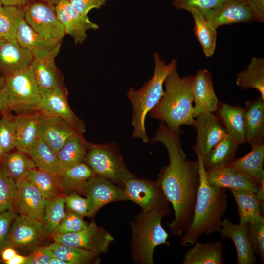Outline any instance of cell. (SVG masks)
<instances>
[{
    "instance_id": "cell-19",
    "label": "cell",
    "mask_w": 264,
    "mask_h": 264,
    "mask_svg": "<svg viewBox=\"0 0 264 264\" xmlns=\"http://www.w3.org/2000/svg\"><path fill=\"white\" fill-rule=\"evenodd\" d=\"M79 132H80L64 119L40 112V137L56 154L68 139Z\"/></svg>"
},
{
    "instance_id": "cell-21",
    "label": "cell",
    "mask_w": 264,
    "mask_h": 264,
    "mask_svg": "<svg viewBox=\"0 0 264 264\" xmlns=\"http://www.w3.org/2000/svg\"><path fill=\"white\" fill-rule=\"evenodd\" d=\"M208 183L212 186L226 189H242L257 193L261 183L233 168L225 166L206 171Z\"/></svg>"
},
{
    "instance_id": "cell-61",
    "label": "cell",
    "mask_w": 264,
    "mask_h": 264,
    "mask_svg": "<svg viewBox=\"0 0 264 264\" xmlns=\"http://www.w3.org/2000/svg\"><path fill=\"white\" fill-rule=\"evenodd\" d=\"M2 40V39H1V38H0V41H1Z\"/></svg>"
},
{
    "instance_id": "cell-35",
    "label": "cell",
    "mask_w": 264,
    "mask_h": 264,
    "mask_svg": "<svg viewBox=\"0 0 264 264\" xmlns=\"http://www.w3.org/2000/svg\"><path fill=\"white\" fill-rule=\"evenodd\" d=\"M38 169L59 175L64 170L57 154L40 137L30 147L27 153Z\"/></svg>"
},
{
    "instance_id": "cell-25",
    "label": "cell",
    "mask_w": 264,
    "mask_h": 264,
    "mask_svg": "<svg viewBox=\"0 0 264 264\" xmlns=\"http://www.w3.org/2000/svg\"><path fill=\"white\" fill-rule=\"evenodd\" d=\"M215 112L227 135L239 145L246 142L244 108L220 101Z\"/></svg>"
},
{
    "instance_id": "cell-11",
    "label": "cell",
    "mask_w": 264,
    "mask_h": 264,
    "mask_svg": "<svg viewBox=\"0 0 264 264\" xmlns=\"http://www.w3.org/2000/svg\"><path fill=\"white\" fill-rule=\"evenodd\" d=\"M197 139L193 149L203 158L212 148L227 135L221 122L214 113L198 115L194 119Z\"/></svg>"
},
{
    "instance_id": "cell-31",
    "label": "cell",
    "mask_w": 264,
    "mask_h": 264,
    "mask_svg": "<svg viewBox=\"0 0 264 264\" xmlns=\"http://www.w3.org/2000/svg\"><path fill=\"white\" fill-rule=\"evenodd\" d=\"M184 257L183 264H223L221 241L208 243L196 242Z\"/></svg>"
},
{
    "instance_id": "cell-51",
    "label": "cell",
    "mask_w": 264,
    "mask_h": 264,
    "mask_svg": "<svg viewBox=\"0 0 264 264\" xmlns=\"http://www.w3.org/2000/svg\"><path fill=\"white\" fill-rule=\"evenodd\" d=\"M250 9L253 20L264 23V0H245Z\"/></svg>"
},
{
    "instance_id": "cell-23",
    "label": "cell",
    "mask_w": 264,
    "mask_h": 264,
    "mask_svg": "<svg viewBox=\"0 0 264 264\" xmlns=\"http://www.w3.org/2000/svg\"><path fill=\"white\" fill-rule=\"evenodd\" d=\"M219 232L222 238H230L233 242L237 251L238 264L256 263V257L248 237L247 224H236L226 218L222 220Z\"/></svg>"
},
{
    "instance_id": "cell-46",
    "label": "cell",
    "mask_w": 264,
    "mask_h": 264,
    "mask_svg": "<svg viewBox=\"0 0 264 264\" xmlns=\"http://www.w3.org/2000/svg\"><path fill=\"white\" fill-rule=\"evenodd\" d=\"M225 0H172L173 5L177 9L189 12L197 10L203 14Z\"/></svg>"
},
{
    "instance_id": "cell-38",
    "label": "cell",
    "mask_w": 264,
    "mask_h": 264,
    "mask_svg": "<svg viewBox=\"0 0 264 264\" xmlns=\"http://www.w3.org/2000/svg\"><path fill=\"white\" fill-rule=\"evenodd\" d=\"M26 179L35 186L46 200L58 196L63 193L56 174L36 168L28 174Z\"/></svg>"
},
{
    "instance_id": "cell-18",
    "label": "cell",
    "mask_w": 264,
    "mask_h": 264,
    "mask_svg": "<svg viewBox=\"0 0 264 264\" xmlns=\"http://www.w3.org/2000/svg\"><path fill=\"white\" fill-rule=\"evenodd\" d=\"M40 111L44 114L57 116L64 119L83 134L86 132L84 122L71 109L66 92L62 86L41 97Z\"/></svg>"
},
{
    "instance_id": "cell-22",
    "label": "cell",
    "mask_w": 264,
    "mask_h": 264,
    "mask_svg": "<svg viewBox=\"0 0 264 264\" xmlns=\"http://www.w3.org/2000/svg\"><path fill=\"white\" fill-rule=\"evenodd\" d=\"M33 55L17 41L2 39L0 42V75L3 77L30 66Z\"/></svg>"
},
{
    "instance_id": "cell-36",
    "label": "cell",
    "mask_w": 264,
    "mask_h": 264,
    "mask_svg": "<svg viewBox=\"0 0 264 264\" xmlns=\"http://www.w3.org/2000/svg\"><path fill=\"white\" fill-rule=\"evenodd\" d=\"M236 83L243 90L257 89L264 99V58L252 57L247 68L238 73Z\"/></svg>"
},
{
    "instance_id": "cell-8",
    "label": "cell",
    "mask_w": 264,
    "mask_h": 264,
    "mask_svg": "<svg viewBox=\"0 0 264 264\" xmlns=\"http://www.w3.org/2000/svg\"><path fill=\"white\" fill-rule=\"evenodd\" d=\"M24 10L26 22L36 33L47 40L62 41L66 34L55 5L29 0Z\"/></svg>"
},
{
    "instance_id": "cell-27",
    "label": "cell",
    "mask_w": 264,
    "mask_h": 264,
    "mask_svg": "<svg viewBox=\"0 0 264 264\" xmlns=\"http://www.w3.org/2000/svg\"><path fill=\"white\" fill-rule=\"evenodd\" d=\"M238 206L239 223L241 225L255 221H264V203L256 193L242 190L229 189Z\"/></svg>"
},
{
    "instance_id": "cell-57",
    "label": "cell",
    "mask_w": 264,
    "mask_h": 264,
    "mask_svg": "<svg viewBox=\"0 0 264 264\" xmlns=\"http://www.w3.org/2000/svg\"><path fill=\"white\" fill-rule=\"evenodd\" d=\"M29 0L41 1V2L46 3L55 6L61 0Z\"/></svg>"
},
{
    "instance_id": "cell-28",
    "label": "cell",
    "mask_w": 264,
    "mask_h": 264,
    "mask_svg": "<svg viewBox=\"0 0 264 264\" xmlns=\"http://www.w3.org/2000/svg\"><path fill=\"white\" fill-rule=\"evenodd\" d=\"M30 66L41 97L61 86L55 58H34Z\"/></svg>"
},
{
    "instance_id": "cell-52",
    "label": "cell",
    "mask_w": 264,
    "mask_h": 264,
    "mask_svg": "<svg viewBox=\"0 0 264 264\" xmlns=\"http://www.w3.org/2000/svg\"><path fill=\"white\" fill-rule=\"evenodd\" d=\"M0 254L2 260L4 262H6L13 257L17 253L16 251L14 249V248L7 247L2 250Z\"/></svg>"
},
{
    "instance_id": "cell-1",
    "label": "cell",
    "mask_w": 264,
    "mask_h": 264,
    "mask_svg": "<svg viewBox=\"0 0 264 264\" xmlns=\"http://www.w3.org/2000/svg\"><path fill=\"white\" fill-rule=\"evenodd\" d=\"M182 133L181 129H170L161 121L150 140L152 143H162L168 153V165L161 168L157 180L174 210L175 218L167 225L176 236L186 232L192 222L200 182L198 160L187 159L182 149Z\"/></svg>"
},
{
    "instance_id": "cell-5",
    "label": "cell",
    "mask_w": 264,
    "mask_h": 264,
    "mask_svg": "<svg viewBox=\"0 0 264 264\" xmlns=\"http://www.w3.org/2000/svg\"><path fill=\"white\" fill-rule=\"evenodd\" d=\"M169 203L167 202L148 212L142 211L132 221L131 251L136 262L153 264L155 248L162 244L169 245V234L161 221L171 212Z\"/></svg>"
},
{
    "instance_id": "cell-6",
    "label": "cell",
    "mask_w": 264,
    "mask_h": 264,
    "mask_svg": "<svg viewBox=\"0 0 264 264\" xmlns=\"http://www.w3.org/2000/svg\"><path fill=\"white\" fill-rule=\"evenodd\" d=\"M84 162L95 175L103 177L123 188L135 176L125 166L119 148L114 143H90Z\"/></svg>"
},
{
    "instance_id": "cell-41",
    "label": "cell",
    "mask_w": 264,
    "mask_h": 264,
    "mask_svg": "<svg viewBox=\"0 0 264 264\" xmlns=\"http://www.w3.org/2000/svg\"><path fill=\"white\" fill-rule=\"evenodd\" d=\"M65 206L61 196L46 200L42 222L45 236L55 232L66 214Z\"/></svg>"
},
{
    "instance_id": "cell-12",
    "label": "cell",
    "mask_w": 264,
    "mask_h": 264,
    "mask_svg": "<svg viewBox=\"0 0 264 264\" xmlns=\"http://www.w3.org/2000/svg\"><path fill=\"white\" fill-rule=\"evenodd\" d=\"M85 195L88 204V217L94 216L108 203L128 200L122 188L96 175L88 180Z\"/></svg>"
},
{
    "instance_id": "cell-49",
    "label": "cell",
    "mask_w": 264,
    "mask_h": 264,
    "mask_svg": "<svg viewBox=\"0 0 264 264\" xmlns=\"http://www.w3.org/2000/svg\"><path fill=\"white\" fill-rule=\"evenodd\" d=\"M49 246L36 247L27 256L25 264H49L54 257Z\"/></svg>"
},
{
    "instance_id": "cell-16",
    "label": "cell",
    "mask_w": 264,
    "mask_h": 264,
    "mask_svg": "<svg viewBox=\"0 0 264 264\" xmlns=\"http://www.w3.org/2000/svg\"><path fill=\"white\" fill-rule=\"evenodd\" d=\"M193 117L215 113L220 102L213 87L211 73L206 69L197 71L192 85Z\"/></svg>"
},
{
    "instance_id": "cell-44",
    "label": "cell",
    "mask_w": 264,
    "mask_h": 264,
    "mask_svg": "<svg viewBox=\"0 0 264 264\" xmlns=\"http://www.w3.org/2000/svg\"><path fill=\"white\" fill-rule=\"evenodd\" d=\"M248 237L254 253L259 255L261 262L264 260V221L247 224Z\"/></svg>"
},
{
    "instance_id": "cell-33",
    "label": "cell",
    "mask_w": 264,
    "mask_h": 264,
    "mask_svg": "<svg viewBox=\"0 0 264 264\" xmlns=\"http://www.w3.org/2000/svg\"><path fill=\"white\" fill-rule=\"evenodd\" d=\"M83 134L77 132L68 139L57 153V157L64 169L84 162L90 143Z\"/></svg>"
},
{
    "instance_id": "cell-59",
    "label": "cell",
    "mask_w": 264,
    "mask_h": 264,
    "mask_svg": "<svg viewBox=\"0 0 264 264\" xmlns=\"http://www.w3.org/2000/svg\"><path fill=\"white\" fill-rule=\"evenodd\" d=\"M2 154V150H1V148L0 147V157L1 156Z\"/></svg>"
},
{
    "instance_id": "cell-37",
    "label": "cell",
    "mask_w": 264,
    "mask_h": 264,
    "mask_svg": "<svg viewBox=\"0 0 264 264\" xmlns=\"http://www.w3.org/2000/svg\"><path fill=\"white\" fill-rule=\"evenodd\" d=\"M190 13L194 20L195 36L205 56L211 57L214 54L216 46V29L206 20L204 14L201 12L194 10Z\"/></svg>"
},
{
    "instance_id": "cell-53",
    "label": "cell",
    "mask_w": 264,
    "mask_h": 264,
    "mask_svg": "<svg viewBox=\"0 0 264 264\" xmlns=\"http://www.w3.org/2000/svg\"><path fill=\"white\" fill-rule=\"evenodd\" d=\"M3 6H25L29 0H0Z\"/></svg>"
},
{
    "instance_id": "cell-56",
    "label": "cell",
    "mask_w": 264,
    "mask_h": 264,
    "mask_svg": "<svg viewBox=\"0 0 264 264\" xmlns=\"http://www.w3.org/2000/svg\"><path fill=\"white\" fill-rule=\"evenodd\" d=\"M49 264H67V263L59 258L54 257L50 261Z\"/></svg>"
},
{
    "instance_id": "cell-4",
    "label": "cell",
    "mask_w": 264,
    "mask_h": 264,
    "mask_svg": "<svg viewBox=\"0 0 264 264\" xmlns=\"http://www.w3.org/2000/svg\"><path fill=\"white\" fill-rule=\"evenodd\" d=\"M153 57L154 68L152 77L138 90L131 88L127 94L132 107V137L140 139L145 144L150 141L145 129L146 117L162 98L164 81L176 68L177 63L176 59H172L165 64L156 52H154Z\"/></svg>"
},
{
    "instance_id": "cell-10",
    "label": "cell",
    "mask_w": 264,
    "mask_h": 264,
    "mask_svg": "<svg viewBox=\"0 0 264 264\" xmlns=\"http://www.w3.org/2000/svg\"><path fill=\"white\" fill-rule=\"evenodd\" d=\"M123 189L127 199L138 204L144 212L169 202L157 180L152 181L135 176L125 182Z\"/></svg>"
},
{
    "instance_id": "cell-48",
    "label": "cell",
    "mask_w": 264,
    "mask_h": 264,
    "mask_svg": "<svg viewBox=\"0 0 264 264\" xmlns=\"http://www.w3.org/2000/svg\"><path fill=\"white\" fill-rule=\"evenodd\" d=\"M16 215L14 210L0 213V254L6 247L10 229Z\"/></svg>"
},
{
    "instance_id": "cell-29",
    "label": "cell",
    "mask_w": 264,
    "mask_h": 264,
    "mask_svg": "<svg viewBox=\"0 0 264 264\" xmlns=\"http://www.w3.org/2000/svg\"><path fill=\"white\" fill-rule=\"evenodd\" d=\"M0 166L4 174L15 183L26 178L36 166L26 153L17 150L2 154Z\"/></svg>"
},
{
    "instance_id": "cell-17",
    "label": "cell",
    "mask_w": 264,
    "mask_h": 264,
    "mask_svg": "<svg viewBox=\"0 0 264 264\" xmlns=\"http://www.w3.org/2000/svg\"><path fill=\"white\" fill-rule=\"evenodd\" d=\"M55 8L65 34L71 36L76 44H82L85 41L88 30L99 28L98 25L91 22L87 15L76 11L68 0H61Z\"/></svg>"
},
{
    "instance_id": "cell-7",
    "label": "cell",
    "mask_w": 264,
    "mask_h": 264,
    "mask_svg": "<svg viewBox=\"0 0 264 264\" xmlns=\"http://www.w3.org/2000/svg\"><path fill=\"white\" fill-rule=\"evenodd\" d=\"M4 78L2 89L7 98L9 111L19 113L40 111L41 96L31 66Z\"/></svg>"
},
{
    "instance_id": "cell-9",
    "label": "cell",
    "mask_w": 264,
    "mask_h": 264,
    "mask_svg": "<svg viewBox=\"0 0 264 264\" xmlns=\"http://www.w3.org/2000/svg\"><path fill=\"white\" fill-rule=\"evenodd\" d=\"M54 242L86 249L100 255L106 252L114 240L113 237L95 222L77 232L51 234Z\"/></svg>"
},
{
    "instance_id": "cell-40",
    "label": "cell",
    "mask_w": 264,
    "mask_h": 264,
    "mask_svg": "<svg viewBox=\"0 0 264 264\" xmlns=\"http://www.w3.org/2000/svg\"><path fill=\"white\" fill-rule=\"evenodd\" d=\"M24 6H2L0 9V38L17 41L16 33L20 21L24 17Z\"/></svg>"
},
{
    "instance_id": "cell-58",
    "label": "cell",
    "mask_w": 264,
    "mask_h": 264,
    "mask_svg": "<svg viewBox=\"0 0 264 264\" xmlns=\"http://www.w3.org/2000/svg\"><path fill=\"white\" fill-rule=\"evenodd\" d=\"M4 78L0 75V89H2L4 86Z\"/></svg>"
},
{
    "instance_id": "cell-15",
    "label": "cell",
    "mask_w": 264,
    "mask_h": 264,
    "mask_svg": "<svg viewBox=\"0 0 264 264\" xmlns=\"http://www.w3.org/2000/svg\"><path fill=\"white\" fill-rule=\"evenodd\" d=\"M206 20L216 29L221 26L254 21L245 0H225L204 14Z\"/></svg>"
},
{
    "instance_id": "cell-47",
    "label": "cell",
    "mask_w": 264,
    "mask_h": 264,
    "mask_svg": "<svg viewBox=\"0 0 264 264\" xmlns=\"http://www.w3.org/2000/svg\"><path fill=\"white\" fill-rule=\"evenodd\" d=\"M65 205L69 211L75 212L82 217H88V204L87 198L72 192L64 197Z\"/></svg>"
},
{
    "instance_id": "cell-32",
    "label": "cell",
    "mask_w": 264,
    "mask_h": 264,
    "mask_svg": "<svg viewBox=\"0 0 264 264\" xmlns=\"http://www.w3.org/2000/svg\"><path fill=\"white\" fill-rule=\"evenodd\" d=\"M239 145L228 135L217 143L203 158L206 171L227 166L236 158Z\"/></svg>"
},
{
    "instance_id": "cell-50",
    "label": "cell",
    "mask_w": 264,
    "mask_h": 264,
    "mask_svg": "<svg viewBox=\"0 0 264 264\" xmlns=\"http://www.w3.org/2000/svg\"><path fill=\"white\" fill-rule=\"evenodd\" d=\"M72 6L81 14L87 15L93 9H99L107 0H68Z\"/></svg>"
},
{
    "instance_id": "cell-20",
    "label": "cell",
    "mask_w": 264,
    "mask_h": 264,
    "mask_svg": "<svg viewBox=\"0 0 264 264\" xmlns=\"http://www.w3.org/2000/svg\"><path fill=\"white\" fill-rule=\"evenodd\" d=\"M15 207L26 216L42 222L46 199L26 178L17 183Z\"/></svg>"
},
{
    "instance_id": "cell-34",
    "label": "cell",
    "mask_w": 264,
    "mask_h": 264,
    "mask_svg": "<svg viewBox=\"0 0 264 264\" xmlns=\"http://www.w3.org/2000/svg\"><path fill=\"white\" fill-rule=\"evenodd\" d=\"M264 144L251 147L245 156L235 158L227 166L236 169L260 183L264 181Z\"/></svg>"
},
{
    "instance_id": "cell-14",
    "label": "cell",
    "mask_w": 264,
    "mask_h": 264,
    "mask_svg": "<svg viewBox=\"0 0 264 264\" xmlns=\"http://www.w3.org/2000/svg\"><path fill=\"white\" fill-rule=\"evenodd\" d=\"M16 39L19 45L29 51L34 59L55 58L60 51L62 41L47 40L36 33L24 17L18 24Z\"/></svg>"
},
{
    "instance_id": "cell-24",
    "label": "cell",
    "mask_w": 264,
    "mask_h": 264,
    "mask_svg": "<svg viewBox=\"0 0 264 264\" xmlns=\"http://www.w3.org/2000/svg\"><path fill=\"white\" fill-rule=\"evenodd\" d=\"M246 142L251 147L264 144V99L261 96L245 102Z\"/></svg>"
},
{
    "instance_id": "cell-26",
    "label": "cell",
    "mask_w": 264,
    "mask_h": 264,
    "mask_svg": "<svg viewBox=\"0 0 264 264\" xmlns=\"http://www.w3.org/2000/svg\"><path fill=\"white\" fill-rule=\"evenodd\" d=\"M40 111L26 112L16 116L15 149L27 153L40 137Z\"/></svg>"
},
{
    "instance_id": "cell-55",
    "label": "cell",
    "mask_w": 264,
    "mask_h": 264,
    "mask_svg": "<svg viewBox=\"0 0 264 264\" xmlns=\"http://www.w3.org/2000/svg\"><path fill=\"white\" fill-rule=\"evenodd\" d=\"M27 256L16 254L13 257L5 262L7 264H25Z\"/></svg>"
},
{
    "instance_id": "cell-42",
    "label": "cell",
    "mask_w": 264,
    "mask_h": 264,
    "mask_svg": "<svg viewBox=\"0 0 264 264\" xmlns=\"http://www.w3.org/2000/svg\"><path fill=\"white\" fill-rule=\"evenodd\" d=\"M15 137L16 116L7 110L0 118V147L2 154L15 149Z\"/></svg>"
},
{
    "instance_id": "cell-2",
    "label": "cell",
    "mask_w": 264,
    "mask_h": 264,
    "mask_svg": "<svg viewBox=\"0 0 264 264\" xmlns=\"http://www.w3.org/2000/svg\"><path fill=\"white\" fill-rule=\"evenodd\" d=\"M200 182L192 222L181 238L183 246L193 245L204 234L219 231L228 202L226 189L211 186L207 181L203 158L198 155Z\"/></svg>"
},
{
    "instance_id": "cell-13",
    "label": "cell",
    "mask_w": 264,
    "mask_h": 264,
    "mask_svg": "<svg viewBox=\"0 0 264 264\" xmlns=\"http://www.w3.org/2000/svg\"><path fill=\"white\" fill-rule=\"evenodd\" d=\"M45 236L42 222L20 213L12 224L6 247L34 248Z\"/></svg>"
},
{
    "instance_id": "cell-43",
    "label": "cell",
    "mask_w": 264,
    "mask_h": 264,
    "mask_svg": "<svg viewBox=\"0 0 264 264\" xmlns=\"http://www.w3.org/2000/svg\"><path fill=\"white\" fill-rule=\"evenodd\" d=\"M16 196V183L4 174L0 166V213L14 210Z\"/></svg>"
},
{
    "instance_id": "cell-30",
    "label": "cell",
    "mask_w": 264,
    "mask_h": 264,
    "mask_svg": "<svg viewBox=\"0 0 264 264\" xmlns=\"http://www.w3.org/2000/svg\"><path fill=\"white\" fill-rule=\"evenodd\" d=\"M94 175L91 169L84 162L64 169L57 176L63 193L79 192L85 194L88 180Z\"/></svg>"
},
{
    "instance_id": "cell-3",
    "label": "cell",
    "mask_w": 264,
    "mask_h": 264,
    "mask_svg": "<svg viewBox=\"0 0 264 264\" xmlns=\"http://www.w3.org/2000/svg\"><path fill=\"white\" fill-rule=\"evenodd\" d=\"M194 78V76L191 75L180 77L175 69L165 79L164 94L149 112L150 116L163 122L173 130H181L182 125L193 126Z\"/></svg>"
},
{
    "instance_id": "cell-54",
    "label": "cell",
    "mask_w": 264,
    "mask_h": 264,
    "mask_svg": "<svg viewBox=\"0 0 264 264\" xmlns=\"http://www.w3.org/2000/svg\"><path fill=\"white\" fill-rule=\"evenodd\" d=\"M7 110H8L7 100L6 95L2 88L0 89V115Z\"/></svg>"
},
{
    "instance_id": "cell-60",
    "label": "cell",
    "mask_w": 264,
    "mask_h": 264,
    "mask_svg": "<svg viewBox=\"0 0 264 264\" xmlns=\"http://www.w3.org/2000/svg\"><path fill=\"white\" fill-rule=\"evenodd\" d=\"M2 6H3V5H2V3H1V1H0V9L1 8V7Z\"/></svg>"
},
{
    "instance_id": "cell-39",
    "label": "cell",
    "mask_w": 264,
    "mask_h": 264,
    "mask_svg": "<svg viewBox=\"0 0 264 264\" xmlns=\"http://www.w3.org/2000/svg\"><path fill=\"white\" fill-rule=\"evenodd\" d=\"M49 246L55 257L66 262L67 264H96L100 261V255L86 249L55 242Z\"/></svg>"
},
{
    "instance_id": "cell-45",
    "label": "cell",
    "mask_w": 264,
    "mask_h": 264,
    "mask_svg": "<svg viewBox=\"0 0 264 264\" xmlns=\"http://www.w3.org/2000/svg\"><path fill=\"white\" fill-rule=\"evenodd\" d=\"M88 224L80 215L68 210L54 233L67 234L77 232L85 228Z\"/></svg>"
}]
</instances>
